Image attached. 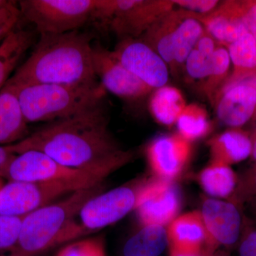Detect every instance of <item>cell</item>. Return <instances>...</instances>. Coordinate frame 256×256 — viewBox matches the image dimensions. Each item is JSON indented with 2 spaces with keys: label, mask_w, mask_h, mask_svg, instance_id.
Masks as SVG:
<instances>
[{
  "label": "cell",
  "mask_w": 256,
  "mask_h": 256,
  "mask_svg": "<svg viewBox=\"0 0 256 256\" xmlns=\"http://www.w3.org/2000/svg\"><path fill=\"white\" fill-rule=\"evenodd\" d=\"M10 146L15 154L42 152L67 168L104 178L133 158L130 151L121 148L109 130L104 105L50 122Z\"/></svg>",
  "instance_id": "1"
},
{
  "label": "cell",
  "mask_w": 256,
  "mask_h": 256,
  "mask_svg": "<svg viewBox=\"0 0 256 256\" xmlns=\"http://www.w3.org/2000/svg\"><path fill=\"white\" fill-rule=\"evenodd\" d=\"M15 156L10 146H0V176H3L5 170Z\"/></svg>",
  "instance_id": "37"
},
{
  "label": "cell",
  "mask_w": 256,
  "mask_h": 256,
  "mask_svg": "<svg viewBox=\"0 0 256 256\" xmlns=\"http://www.w3.org/2000/svg\"><path fill=\"white\" fill-rule=\"evenodd\" d=\"M3 176L9 178L10 181L79 182L90 184H96L105 180L94 173L67 168L44 153L36 150L16 154L10 161Z\"/></svg>",
  "instance_id": "9"
},
{
  "label": "cell",
  "mask_w": 256,
  "mask_h": 256,
  "mask_svg": "<svg viewBox=\"0 0 256 256\" xmlns=\"http://www.w3.org/2000/svg\"><path fill=\"white\" fill-rule=\"evenodd\" d=\"M24 217L0 216V252L16 248Z\"/></svg>",
  "instance_id": "31"
},
{
  "label": "cell",
  "mask_w": 256,
  "mask_h": 256,
  "mask_svg": "<svg viewBox=\"0 0 256 256\" xmlns=\"http://www.w3.org/2000/svg\"><path fill=\"white\" fill-rule=\"evenodd\" d=\"M146 153L148 164L156 178L172 181L190 161L191 142L178 133L164 134L150 143Z\"/></svg>",
  "instance_id": "15"
},
{
  "label": "cell",
  "mask_w": 256,
  "mask_h": 256,
  "mask_svg": "<svg viewBox=\"0 0 256 256\" xmlns=\"http://www.w3.org/2000/svg\"><path fill=\"white\" fill-rule=\"evenodd\" d=\"M186 100L176 88L164 86L152 94L149 108L152 116L160 124L172 126L186 107Z\"/></svg>",
  "instance_id": "23"
},
{
  "label": "cell",
  "mask_w": 256,
  "mask_h": 256,
  "mask_svg": "<svg viewBox=\"0 0 256 256\" xmlns=\"http://www.w3.org/2000/svg\"><path fill=\"white\" fill-rule=\"evenodd\" d=\"M94 38L92 34L79 30L42 34L31 54L6 84L14 86L97 84L92 60Z\"/></svg>",
  "instance_id": "2"
},
{
  "label": "cell",
  "mask_w": 256,
  "mask_h": 256,
  "mask_svg": "<svg viewBox=\"0 0 256 256\" xmlns=\"http://www.w3.org/2000/svg\"><path fill=\"white\" fill-rule=\"evenodd\" d=\"M230 65V58L226 47L217 44L210 74L200 87L202 92L212 104L214 102L218 92L228 78Z\"/></svg>",
  "instance_id": "28"
},
{
  "label": "cell",
  "mask_w": 256,
  "mask_h": 256,
  "mask_svg": "<svg viewBox=\"0 0 256 256\" xmlns=\"http://www.w3.org/2000/svg\"><path fill=\"white\" fill-rule=\"evenodd\" d=\"M2 188V186H1V183H0V188Z\"/></svg>",
  "instance_id": "44"
},
{
  "label": "cell",
  "mask_w": 256,
  "mask_h": 256,
  "mask_svg": "<svg viewBox=\"0 0 256 256\" xmlns=\"http://www.w3.org/2000/svg\"><path fill=\"white\" fill-rule=\"evenodd\" d=\"M181 197L172 181L156 178L143 182L137 207L138 218L142 226H162L178 216Z\"/></svg>",
  "instance_id": "12"
},
{
  "label": "cell",
  "mask_w": 256,
  "mask_h": 256,
  "mask_svg": "<svg viewBox=\"0 0 256 256\" xmlns=\"http://www.w3.org/2000/svg\"><path fill=\"white\" fill-rule=\"evenodd\" d=\"M213 256H230L228 252H215Z\"/></svg>",
  "instance_id": "40"
},
{
  "label": "cell",
  "mask_w": 256,
  "mask_h": 256,
  "mask_svg": "<svg viewBox=\"0 0 256 256\" xmlns=\"http://www.w3.org/2000/svg\"><path fill=\"white\" fill-rule=\"evenodd\" d=\"M92 185L79 182L10 181L0 188V216L24 217L58 197Z\"/></svg>",
  "instance_id": "8"
},
{
  "label": "cell",
  "mask_w": 256,
  "mask_h": 256,
  "mask_svg": "<svg viewBox=\"0 0 256 256\" xmlns=\"http://www.w3.org/2000/svg\"><path fill=\"white\" fill-rule=\"evenodd\" d=\"M6 2V0H0V6H2V5H4Z\"/></svg>",
  "instance_id": "42"
},
{
  "label": "cell",
  "mask_w": 256,
  "mask_h": 256,
  "mask_svg": "<svg viewBox=\"0 0 256 256\" xmlns=\"http://www.w3.org/2000/svg\"><path fill=\"white\" fill-rule=\"evenodd\" d=\"M213 105L218 120L230 128H242L256 112V88L240 82L217 96Z\"/></svg>",
  "instance_id": "16"
},
{
  "label": "cell",
  "mask_w": 256,
  "mask_h": 256,
  "mask_svg": "<svg viewBox=\"0 0 256 256\" xmlns=\"http://www.w3.org/2000/svg\"><path fill=\"white\" fill-rule=\"evenodd\" d=\"M174 8L172 1L96 0L94 22L114 32L120 40L139 38L160 16Z\"/></svg>",
  "instance_id": "6"
},
{
  "label": "cell",
  "mask_w": 256,
  "mask_h": 256,
  "mask_svg": "<svg viewBox=\"0 0 256 256\" xmlns=\"http://www.w3.org/2000/svg\"><path fill=\"white\" fill-rule=\"evenodd\" d=\"M237 247L238 256H256V225L245 214Z\"/></svg>",
  "instance_id": "33"
},
{
  "label": "cell",
  "mask_w": 256,
  "mask_h": 256,
  "mask_svg": "<svg viewBox=\"0 0 256 256\" xmlns=\"http://www.w3.org/2000/svg\"><path fill=\"white\" fill-rule=\"evenodd\" d=\"M22 18L18 2L6 1L0 6V43L14 30Z\"/></svg>",
  "instance_id": "32"
},
{
  "label": "cell",
  "mask_w": 256,
  "mask_h": 256,
  "mask_svg": "<svg viewBox=\"0 0 256 256\" xmlns=\"http://www.w3.org/2000/svg\"><path fill=\"white\" fill-rule=\"evenodd\" d=\"M92 60L96 76L106 92L128 101L141 100L152 92V88L121 64L112 50L98 42L92 44Z\"/></svg>",
  "instance_id": "11"
},
{
  "label": "cell",
  "mask_w": 256,
  "mask_h": 256,
  "mask_svg": "<svg viewBox=\"0 0 256 256\" xmlns=\"http://www.w3.org/2000/svg\"><path fill=\"white\" fill-rule=\"evenodd\" d=\"M24 256L23 255H22L21 254H20V252H14V250H12V252L11 254H10L9 256Z\"/></svg>",
  "instance_id": "41"
},
{
  "label": "cell",
  "mask_w": 256,
  "mask_h": 256,
  "mask_svg": "<svg viewBox=\"0 0 256 256\" xmlns=\"http://www.w3.org/2000/svg\"><path fill=\"white\" fill-rule=\"evenodd\" d=\"M238 176L230 166L210 162L198 175V182L204 191L215 198H226L233 194Z\"/></svg>",
  "instance_id": "25"
},
{
  "label": "cell",
  "mask_w": 256,
  "mask_h": 256,
  "mask_svg": "<svg viewBox=\"0 0 256 256\" xmlns=\"http://www.w3.org/2000/svg\"><path fill=\"white\" fill-rule=\"evenodd\" d=\"M210 162L230 165L250 158V136L242 128H229L210 140Z\"/></svg>",
  "instance_id": "19"
},
{
  "label": "cell",
  "mask_w": 256,
  "mask_h": 256,
  "mask_svg": "<svg viewBox=\"0 0 256 256\" xmlns=\"http://www.w3.org/2000/svg\"><path fill=\"white\" fill-rule=\"evenodd\" d=\"M22 16L42 34L67 33L94 22L96 0H22Z\"/></svg>",
  "instance_id": "7"
},
{
  "label": "cell",
  "mask_w": 256,
  "mask_h": 256,
  "mask_svg": "<svg viewBox=\"0 0 256 256\" xmlns=\"http://www.w3.org/2000/svg\"><path fill=\"white\" fill-rule=\"evenodd\" d=\"M170 256H213L215 250L208 247L192 248L170 245Z\"/></svg>",
  "instance_id": "36"
},
{
  "label": "cell",
  "mask_w": 256,
  "mask_h": 256,
  "mask_svg": "<svg viewBox=\"0 0 256 256\" xmlns=\"http://www.w3.org/2000/svg\"><path fill=\"white\" fill-rule=\"evenodd\" d=\"M55 256H106L105 238L98 236L70 242Z\"/></svg>",
  "instance_id": "29"
},
{
  "label": "cell",
  "mask_w": 256,
  "mask_h": 256,
  "mask_svg": "<svg viewBox=\"0 0 256 256\" xmlns=\"http://www.w3.org/2000/svg\"><path fill=\"white\" fill-rule=\"evenodd\" d=\"M198 20L205 31L226 48L248 32L242 18V1L220 2L214 11Z\"/></svg>",
  "instance_id": "17"
},
{
  "label": "cell",
  "mask_w": 256,
  "mask_h": 256,
  "mask_svg": "<svg viewBox=\"0 0 256 256\" xmlns=\"http://www.w3.org/2000/svg\"><path fill=\"white\" fill-rule=\"evenodd\" d=\"M250 136V140H252V154H250V159L252 161L256 162V127Z\"/></svg>",
  "instance_id": "39"
},
{
  "label": "cell",
  "mask_w": 256,
  "mask_h": 256,
  "mask_svg": "<svg viewBox=\"0 0 256 256\" xmlns=\"http://www.w3.org/2000/svg\"><path fill=\"white\" fill-rule=\"evenodd\" d=\"M254 118L256 120V114H255V116H254Z\"/></svg>",
  "instance_id": "43"
},
{
  "label": "cell",
  "mask_w": 256,
  "mask_h": 256,
  "mask_svg": "<svg viewBox=\"0 0 256 256\" xmlns=\"http://www.w3.org/2000/svg\"><path fill=\"white\" fill-rule=\"evenodd\" d=\"M25 120L16 88L6 84L0 90V146H10L28 137Z\"/></svg>",
  "instance_id": "18"
},
{
  "label": "cell",
  "mask_w": 256,
  "mask_h": 256,
  "mask_svg": "<svg viewBox=\"0 0 256 256\" xmlns=\"http://www.w3.org/2000/svg\"><path fill=\"white\" fill-rule=\"evenodd\" d=\"M14 87L28 124L53 122L84 114L104 105L106 94L100 82L89 85L40 84Z\"/></svg>",
  "instance_id": "4"
},
{
  "label": "cell",
  "mask_w": 256,
  "mask_h": 256,
  "mask_svg": "<svg viewBox=\"0 0 256 256\" xmlns=\"http://www.w3.org/2000/svg\"><path fill=\"white\" fill-rule=\"evenodd\" d=\"M217 44L213 37L205 32L192 48L184 64L186 73L192 80L204 82L208 77Z\"/></svg>",
  "instance_id": "26"
},
{
  "label": "cell",
  "mask_w": 256,
  "mask_h": 256,
  "mask_svg": "<svg viewBox=\"0 0 256 256\" xmlns=\"http://www.w3.org/2000/svg\"><path fill=\"white\" fill-rule=\"evenodd\" d=\"M172 2L178 9L186 10L200 16L210 14L220 3V2L215 0H178Z\"/></svg>",
  "instance_id": "34"
},
{
  "label": "cell",
  "mask_w": 256,
  "mask_h": 256,
  "mask_svg": "<svg viewBox=\"0 0 256 256\" xmlns=\"http://www.w3.org/2000/svg\"><path fill=\"white\" fill-rule=\"evenodd\" d=\"M242 2L244 24L256 42V1H242Z\"/></svg>",
  "instance_id": "35"
},
{
  "label": "cell",
  "mask_w": 256,
  "mask_h": 256,
  "mask_svg": "<svg viewBox=\"0 0 256 256\" xmlns=\"http://www.w3.org/2000/svg\"><path fill=\"white\" fill-rule=\"evenodd\" d=\"M242 210V208L228 200L204 198L200 212L208 240L214 248L237 246L244 222Z\"/></svg>",
  "instance_id": "14"
},
{
  "label": "cell",
  "mask_w": 256,
  "mask_h": 256,
  "mask_svg": "<svg viewBox=\"0 0 256 256\" xmlns=\"http://www.w3.org/2000/svg\"><path fill=\"white\" fill-rule=\"evenodd\" d=\"M245 204L248 205L250 213H252V218H250V217H249V218H250L256 225V196L249 200Z\"/></svg>",
  "instance_id": "38"
},
{
  "label": "cell",
  "mask_w": 256,
  "mask_h": 256,
  "mask_svg": "<svg viewBox=\"0 0 256 256\" xmlns=\"http://www.w3.org/2000/svg\"><path fill=\"white\" fill-rule=\"evenodd\" d=\"M34 38L33 32L16 28L0 43V90L33 44Z\"/></svg>",
  "instance_id": "22"
},
{
  "label": "cell",
  "mask_w": 256,
  "mask_h": 256,
  "mask_svg": "<svg viewBox=\"0 0 256 256\" xmlns=\"http://www.w3.org/2000/svg\"><path fill=\"white\" fill-rule=\"evenodd\" d=\"M227 50L230 62L233 63L234 70L217 96L237 82L249 77L256 76V42L252 34L247 32L230 44Z\"/></svg>",
  "instance_id": "21"
},
{
  "label": "cell",
  "mask_w": 256,
  "mask_h": 256,
  "mask_svg": "<svg viewBox=\"0 0 256 256\" xmlns=\"http://www.w3.org/2000/svg\"><path fill=\"white\" fill-rule=\"evenodd\" d=\"M178 134L191 142L206 136L210 130V122L206 110L193 104L186 105L176 122Z\"/></svg>",
  "instance_id": "27"
},
{
  "label": "cell",
  "mask_w": 256,
  "mask_h": 256,
  "mask_svg": "<svg viewBox=\"0 0 256 256\" xmlns=\"http://www.w3.org/2000/svg\"><path fill=\"white\" fill-rule=\"evenodd\" d=\"M256 196V162L238 178L236 188L228 201L242 208L245 204Z\"/></svg>",
  "instance_id": "30"
},
{
  "label": "cell",
  "mask_w": 256,
  "mask_h": 256,
  "mask_svg": "<svg viewBox=\"0 0 256 256\" xmlns=\"http://www.w3.org/2000/svg\"><path fill=\"white\" fill-rule=\"evenodd\" d=\"M169 245L168 230L162 226H142L127 240L124 256H160Z\"/></svg>",
  "instance_id": "24"
},
{
  "label": "cell",
  "mask_w": 256,
  "mask_h": 256,
  "mask_svg": "<svg viewBox=\"0 0 256 256\" xmlns=\"http://www.w3.org/2000/svg\"><path fill=\"white\" fill-rule=\"evenodd\" d=\"M166 230L169 246L208 247L216 250L210 244L201 213L198 210L178 216L170 222Z\"/></svg>",
  "instance_id": "20"
},
{
  "label": "cell",
  "mask_w": 256,
  "mask_h": 256,
  "mask_svg": "<svg viewBox=\"0 0 256 256\" xmlns=\"http://www.w3.org/2000/svg\"><path fill=\"white\" fill-rule=\"evenodd\" d=\"M112 52L130 72L153 90L164 86L168 84V66L159 54L140 38L120 40Z\"/></svg>",
  "instance_id": "13"
},
{
  "label": "cell",
  "mask_w": 256,
  "mask_h": 256,
  "mask_svg": "<svg viewBox=\"0 0 256 256\" xmlns=\"http://www.w3.org/2000/svg\"><path fill=\"white\" fill-rule=\"evenodd\" d=\"M143 182L104 192L89 200L78 214L85 234L112 225L136 210Z\"/></svg>",
  "instance_id": "10"
},
{
  "label": "cell",
  "mask_w": 256,
  "mask_h": 256,
  "mask_svg": "<svg viewBox=\"0 0 256 256\" xmlns=\"http://www.w3.org/2000/svg\"><path fill=\"white\" fill-rule=\"evenodd\" d=\"M205 32L198 15L174 8L160 16L139 38L176 73Z\"/></svg>",
  "instance_id": "5"
},
{
  "label": "cell",
  "mask_w": 256,
  "mask_h": 256,
  "mask_svg": "<svg viewBox=\"0 0 256 256\" xmlns=\"http://www.w3.org/2000/svg\"><path fill=\"white\" fill-rule=\"evenodd\" d=\"M102 182L77 190L56 203H52L25 216L14 252L35 256L50 248L86 236L75 220L84 205L105 190Z\"/></svg>",
  "instance_id": "3"
}]
</instances>
